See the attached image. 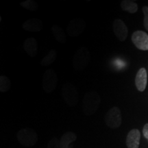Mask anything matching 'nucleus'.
Wrapping results in <instances>:
<instances>
[{
  "mask_svg": "<svg viewBox=\"0 0 148 148\" xmlns=\"http://www.w3.org/2000/svg\"><path fill=\"white\" fill-rule=\"evenodd\" d=\"M22 27L24 30H26L27 32H40L43 27V23L39 18H29L24 22L22 25Z\"/></svg>",
  "mask_w": 148,
  "mask_h": 148,
  "instance_id": "nucleus-10",
  "label": "nucleus"
},
{
  "mask_svg": "<svg viewBox=\"0 0 148 148\" xmlns=\"http://www.w3.org/2000/svg\"><path fill=\"white\" fill-rule=\"evenodd\" d=\"M77 139L76 134L74 132H67L61 136L60 139V148H70V144Z\"/></svg>",
  "mask_w": 148,
  "mask_h": 148,
  "instance_id": "nucleus-14",
  "label": "nucleus"
},
{
  "mask_svg": "<svg viewBox=\"0 0 148 148\" xmlns=\"http://www.w3.org/2000/svg\"><path fill=\"white\" fill-rule=\"evenodd\" d=\"M133 44L140 50H148V34L141 30H137L132 35Z\"/></svg>",
  "mask_w": 148,
  "mask_h": 148,
  "instance_id": "nucleus-8",
  "label": "nucleus"
},
{
  "mask_svg": "<svg viewBox=\"0 0 148 148\" xmlns=\"http://www.w3.org/2000/svg\"><path fill=\"white\" fill-rule=\"evenodd\" d=\"M105 122L111 129H116L121 126L122 118L120 109L116 106L112 107L106 114Z\"/></svg>",
  "mask_w": 148,
  "mask_h": 148,
  "instance_id": "nucleus-6",
  "label": "nucleus"
},
{
  "mask_svg": "<svg viewBox=\"0 0 148 148\" xmlns=\"http://www.w3.org/2000/svg\"><path fill=\"white\" fill-rule=\"evenodd\" d=\"M101 104V97L95 91L87 92L82 101V110L86 115L90 116L98 110Z\"/></svg>",
  "mask_w": 148,
  "mask_h": 148,
  "instance_id": "nucleus-1",
  "label": "nucleus"
},
{
  "mask_svg": "<svg viewBox=\"0 0 148 148\" xmlns=\"http://www.w3.org/2000/svg\"><path fill=\"white\" fill-rule=\"evenodd\" d=\"M62 95L66 104L70 107L77 106L79 101V92L76 86L71 82H66L62 88Z\"/></svg>",
  "mask_w": 148,
  "mask_h": 148,
  "instance_id": "nucleus-3",
  "label": "nucleus"
},
{
  "mask_svg": "<svg viewBox=\"0 0 148 148\" xmlns=\"http://www.w3.org/2000/svg\"><path fill=\"white\" fill-rule=\"evenodd\" d=\"M140 133L138 129H132L128 132L126 138L127 148H138L140 144Z\"/></svg>",
  "mask_w": 148,
  "mask_h": 148,
  "instance_id": "nucleus-11",
  "label": "nucleus"
},
{
  "mask_svg": "<svg viewBox=\"0 0 148 148\" xmlns=\"http://www.w3.org/2000/svg\"><path fill=\"white\" fill-rule=\"evenodd\" d=\"M20 4H21L23 8H25L27 10L31 11L36 10L38 8V3L36 1H33V0H26L25 1H22Z\"/></svg>",
  "mask_w": 148,
  "mask_h": 148,
  "instance_id": "nucleus-19",
  "label": "nucleus"
},
{
  "mask_svg": "<svg viewBox=\"0 0 148 148\" xmlns=\"http://www.w3.org/2000/svg\"><path fill=\"white\" fill-rule=\"evenodd\" d=\"M147 82V71L145 68H140L135 77V84L138 90L143 92L145 90Z\"/></svg>",
  "mask_w": 148,
  "mask_h": 148,
  "instance_id": "nucleus-12",
  "label": "nucleus"
},
{
  "mask_svg": "<svg viewBox=\"0 0 148 148\" xmlns=\"http://www.w3.org/2000/svg\"><path fill=\"white\" fill-rule=\"evenodd\" d=\"M86 27V23L82 18H73L66 26V32L71 37H77L80 35Z\"/></svg>",
  "mask_w": 148,
  "mask_h": 148,
  "instance_id": "nucleus-7",
  "label": "nucleus"
},
{
  "mask_svg": "<svg viewBox=\"0 0 148 148\" xmlns=\"http://www.w3.org/2000/svg\"><path fill=\"white\" fill-rule=\"evenodd\" d=\"M113 32L117 39L120 41H124L128 34V29L124 22L119 18H116L112 23Z\"/></svg>",
  "mask_w": 148,
  "mask_h": 148,
  "instance_id": "nucleus-9",
  "label": "nucleus"
},
{
  "mask_svg": "<svg viewBox=\"0 0 148 148\" xmlns=\"http://www.w3.org/2000/svg\"><path fill=\"white\" fill-rule=\"evenodd\" d=\"M24 49L29 56L34 58L38 52V43L36 40L32 37L27 38L24 42Z\"/></svg>",
  "mask_w": 148,
  "mask_h": 148,
  "instance_id": "nucleus-13",
  "label": "nucleus"
},
{
  "mask_svg": "<svg viewBox=\"0 0 148 148\" xmlns=\"http://www.w3.org/2000/svg\"><path fill=\"white\" fill-rule=\"evenodd\" d=\"M18 141L25 147H32L38 141V135L34 130L23 128L17 132Z\"/></svg>",
  "mask_w": 148,
  "mask_h": 148,
  "instance_id": "nucleus-4",
  "label": "nucleus"
},
{
  "mask_svg": "<svg viewBox=\"0 0 148 148\" xmlns=\"http://www.w3.org/2000/svg\"><path fill=\"white\" fill-rule=\"evenodd\" d=\"M143 12L144 14V27L148 31V6L143 7Z\"/></svg>",
  "mask_w": 148,
  "mask_h": 148,
  "instance_id": "nucleus-21",
  "label": "nucleus"
},
{
  "mask_svg": "<svg viewBox=\"0 0 148 148\" xmlns=\"http://www.w3.org/2000/svg\"><path fill=\"white\" fill-rule=\"evenodd\" d=\"M58 84V77L56 73L52 69H48L45 72L42 80V87L47 93H51L56 88Z\"/></svg>",
  "mask_w": 148,
  "mask_h": 148,
  "instance_id": "nucleus-5",
  "label": "nucleus"
},
{
  "mask_svg": "<svg viewBox=\"0 0 148 148\" xmlns=\"http://www.w3.org/2000/svg\"><path fill=\"white\" fill-rule=\"evenodd\" d=\"M47 148H60V140L56 138H52L48 143Z\"/></svg>",
  "mask_w": 148,
  "mask_h": 148,
  "instance_id": "nucleus-20",
  "label": "nucleus"
},
{
  "mask_svg": "<svg viewBox=\"0 0 148 148\" xmlns=\"http://www.w3.org/2000/svg\"><path fill=\"white\" fill-rule=\"evenodd\" d=\"M90 60V52L86 47H79L73 58V66L76 71H83L87 67Z\"/></svg>",
  "mask_w": 148,
  "mask_h": 148,
  "instance_id": "nucleus-2",
  "label": "nucleus"
},
{
  "mask_svg": "<svg viewBox=\"0 0 148 148\" xmlns=\"http://www.w3.org/2000/svg\"><path fill=\"white\" fill-rule=\"evenodd\" d=\"M51 32L53 33V36L60 43H64L66 40V36L65 32L60 26L57 25H53L51 27Z\"/></svg>",
  "mask_w": 148,
  "mask_h": 148,
  "instance_id": "nucleus-15",
  "label": "nucleus"
},
{
  "mask_svg": "<svg viewBox=\"0 0 148 148\" xmlns=\"http://www.w3.org/2000/svg\"><path fill=\"white\" fill-rule=\"evenodd\" d=\"M121 8L123 10L127 11L131 14H134L138 10V5L136 3L131 0L122 1L121 3Z\"/></svg>",
  "mask_w": 148,
  "mask_h": 148,
  "instance_id": "nucleus-16",
  "label": "nucleus"
},
{
  "mask_svg": "<svg viewBox=\"0 0 148 148\" xmlns=\"http://www.w3.org/2000/svg\"><path fill=\"white\" fill-rule=\"evenodd\" d=\"M57 57V51L55 49H52L47 53V55L42 58V60L40 62L42 66H49L53 63V62L56 60Z\"/></svg>",
  "mask_w": 148,
  "mask_h": 148,
  "instance_id": "nucleus-17",
  "label": "nucleus"
},
{
  "mask_svg": "<svg viewBox=\"0 0 148 148\" xmlns=\"http://www.w3.org/2000/svg\"><path fill=\"white\" fill-rule=\"evenodd\" d=\"M143 134L144 137H145L146 139L148 140V123H146V124L144 125L143 129Z\"/></svg>",
  "mask_w": 148,
  "mask_h": 148,
  "instance_id": "nucleus-22",
  "label": "nucleus"
},
{
  "mask_svg": "<svg viewBox=\"0 0 148 148\" xmlns=\"http://www.w3.org/2000/svg\"><path fill=\"white\" fill-rule=\"evenodd\" d=\"M11 82L10 79L5 75H1L0 77V91L5 92L10 90Z\"/></svg>",
  "mask_w": 148,
  "mask_h": 148,
  "instance_id": "nucleus-18",
  "label": "nucleus"
}]
</instances>
